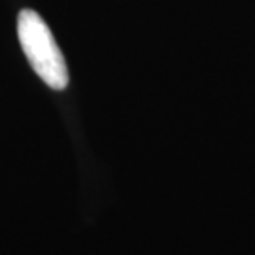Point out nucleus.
Here are the masks:
<instances>
[{
	"instance_id": "1",
	"label": "nucleus",
	"mask_w": 255,
	"mask_h": 255,
	"mask_svg": "<svg viewBox=\"0 0 255 255\" xmlns=\"http://www.w3.org/2000/svg\"><path fill=\"white\" fill-rule=\"evenodd\" d=\"M17 36L32 70L55 91L68 87V68L44 19L34 9H21L17 15Z\"/></svg>"
}]
</instances>
